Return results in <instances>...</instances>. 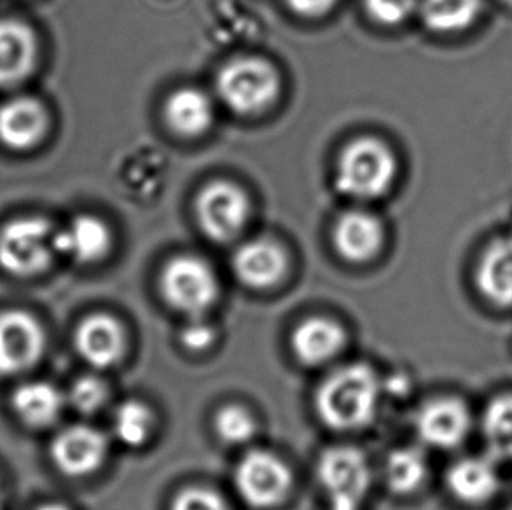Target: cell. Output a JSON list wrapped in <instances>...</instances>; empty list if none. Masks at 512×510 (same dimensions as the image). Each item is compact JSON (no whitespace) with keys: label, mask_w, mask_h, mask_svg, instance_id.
Returning a JSON list of instances; mask_svg holds the SVG:
<instances>
[{"label":"cell","mask_w":512,"mask_h":510,"mask_svg":"<svg viewBox=\"0 0 512 510\" xmlns=\"http://www.w3.org/2000/svg\"><path fill=\"white\" fill-rule=\"evenodd\" d=\"M196 214L200 228L210 240L228 243L235 240L249 222V198L235 184L217 180L201 191Z\"/></svg>","instance_id":"cell-10"},{"label":"cell","mask_w":512,"mask_h":510,"mask_svg":"<svg viewBox=\"0 0 512 510\" xmlns=\"http://www.w3.org/2000/svg\"><path fill=\"white\" fill-rule=\"evenodd\" d=\"M170 510H231V507L217 491L191 486L175 495Z\"/></svg>","instance_id":"cell-30"},{"label":"cell","mask_w":512,"mask_h":510,"mask_svg":"<svg viewBox=\"0 0 512 510\" xmlns=\"http://www.w3.org/2000/svg\"><path fill=\"white\" fill-rule=\"evenodd\" d=\"M55 229L42 217H20L0 231V268L20 278L41 275L51 266Z\"/></svg>","instance_id":"cell-6"},{"label":"cell","mask_w":512,"mask_h":510,"mask_svg":"<svg viewBox=\"0 0 512 510\" xmlns=\"http://www.w3.org/2000/svg\"><path fill=\"white\" fill-rule=\"evenodd\" d=\"M67 406L65 393L46 381H30L13 393V409L27 427L48 428Z\"/></svg>","instance_id":"cell-23"},{"label":"cell","mask_w":512,"mask_h":510,"mask_svg":"<svg viewBox=\"0 0 512 510\" xmlns=\"http://www.w3.org/2000/svg\"><path fill=\"white\" fill-rule=\"evenodd\" d=\"M277 70L259 58H240L228 63L217 76L222 102L238 114H256L277 98Z\"/></svg>","instance_id":"cell-8"},{"label":"cell","mask_w":512,"mask_h":510,"mask_svg":"<svg viewBox=\"0 0 512 510\" xmlns=\"http://www.w3.org/2000/svg\"><path fill=\"white\" fill-rule=\"evenodd\" d=\"M315 474L326 495V505L366 509L374 470L362 449L346 444L324 449L317 460Z\"/></svg>","instance_id":"cell-4"},{"label":"cell","mask_w":512,"mask_h":510,"mask_svg":"<svg viewBox=\"0 0 512 510\" xmlns=\"http://www.w3.org/2000/svg\"><path fill=\"white\" fill-rule=\"evenodd\" d=\"M74 346L84 364L95 371L119 366L128 352L125 325L109 313L83 318L74 332Z\"/></svg>","instance_id":"cell-13"},{"label":"cell","mask_w":512,"mask_h":510,"mask_svg":"<svg viewBox=\"0 0 512 510\" xmlns=\"http://www.w3.org/2000/svg\"><path fill=\"white\" fill-rule=\"evenodd\" d=\"M46 350V332L27 311L0 313V374L25 373L41 360Z\"/></svg>","instance_id":"cell-12"},{"label":"cell","mask_w":512,"mask_h":510,"mask_svg":"<svg viewBox=\"0 0 512 510\" xmlns=\"http://www.w3.org/2000/svg\"><path fill=\"white\" fill-rule=\"evenodd\" d=\"M4 505H6V495H4V486H2V481H0V510H4Z\"/></svg>","instance_id":"cell-35"},{"label":"cell","mask_w":512,"mask_h":510,"mask_svg":"<svg viewBox=\"0 0 512 510\" xmlns=\"http://www.w3.org/2000/svg\"><path fill=\"white\" fill-rule=\"evenodd\" d=\"M346 346V331L331 317H308L291 334V350L299 364L324 367L340 357Z\"/></svg>","instance_id":"cell-15"},{"label":"cell","mask_w":512,"mask_h":510,"mask_svg":"<svg viewBox=\"0 0 512 510\" xmlns=\"http://www.w3.org/2000/svg\"><path fill=\"white\" fill-rule=\"evenodd\" d=\"M443 481L448 497L467 509L492 504L502 491L500 463L486 453L458 456L444 470Z\"/></svg>","instance_id":"cell-9"},{"label":"cell","mask_w":512,"mask_h":510,"mask_svg":"<svg viewBox=\"0 0 512 510\" xmlns=\"http://www.w3.org/2000/svg\"><path fill=\"white\" fill-rule=\"evenodd\" d=\"M109 449V435L88 423H76L56 434L49 453L63 476L86 477L104 467Z\"/></svg>","instance_id":"cell-11"},{"label":"cell","mask_w":512,"mask_h":510,"mask_svg":"<svg viewBox=\"0 0 512 510\" xmlns=\"http://www.w3.org/2000/svg\"><path fill=\"white\" fill-rule=\"evenodd\" d=\"M161 296L184 318L208 317L219 299V278L205 259L179 255L165 264L160 276Z\"/></svg>","instance_id":"cell-2"},{"label":"cell","mask_w":512,"mask_h":510,"mask_svg":"<svg viewBox=\"0 0 512 510\" xmlns=\"http://www.w3.org/2000/svg\"><path fill=\"white\" fill-rule=\"evenodd\" d=\"M506 510H512V505H511V507H507V509H506Z\"/></svg>","instance_id":"cell-36"},{"label":"cell","mask_w":512,"mask_h":510,"mask_svg":"<svg viewBox=\"0 0 512 510\" xmlns=\"http://www.w3.org/2000/svg\"><path fill=\"white\" fill-rule=\"evenodd\" d=\"M394 154L376 138H357L341 152L336 186L341 193L359 200H373L394 184Z\"/></svg>","instance_id":"cell-3"},{"label":"cell","mask_w":512,"mask_h":510,"mask_svg":"<svg viewBox=\"0 0 512 510\" xmlns=\"http://www.w3.org/2000/svg\"><path fill=\"white\" fill-rule=\"evenodd\" d=\"M35 510H70L67 505L63 504H44L39 507V509Z\"/></svg>","instance_id":"cell-34"},{"label":"cell","mask_w":512,"mask_h":510,"mask_svg":"<svg viewBox=\"0 0 512 510\" xmlns=\"http://www.w3.org/2000/svg\"><path fill=\"white\" fill-rule=\"evenodd\" d=\"M233 483L243 504L252 509H275L294 488V476L280 456L266 449H250L236 463Z\"/></svg>","instance_id":"cell-7"},{"label":"cell","mask_w":512,"mask_h":510,"mask_svg":"<svg viewBox=\"0 0 512 510\" xmlns=\"http://www.w3.org/2000/svg\"><path fill=\"white\" fill-rule=\"evenodd\" d=\"M411 392L409 376L404 373H392L390 376H383V397L399 400L408 397Z\"/></svg>","instance_id":"cell-32"},{"label":"cell","mask_w":512,"mask_h":510,"mask_svg":"<svg viewBox=\"0 0 512 510\" xmlns=\"http://www.w3.org/2000/svg\"><path fill=\"white\" fill-rule=\"evenodd\" d=\"M168 126L182 137H198L214 121V105L205 91L182 88L168 98L165 107Z\"/></svg>","instance_id":"cell-24"},{"label":"cell","mask_w":512,"mask_h":510,"mask_svg":"<svg viewBox=\"0 0 512 510\" xmlns=\"http://www.w3.org/2000/svg\"><path fill=\"white\" fill-rule=\"evenodd\" d=\"M112 245L111 231L93 215H79L67 228L55 233L56 254L81 264L102 261Z\"/></svg>","instance_id":"cell-19"},{"label":"cell","mask_w":512,"mask_h":510,"mask_svg":"<svg viewBox=\"0 0 512 510\" xmlns=\"http://www.w3.org/2000/svg\"><path fill=\"white\" fill-rule=\"evenodd\" d=\"M381 481L395 497H411L425 488L430 479V462L425 449L399 446L388 451L381 463Z\"/></svg>","instance_id":"cell-21"},{"label":"cell","mask_w":512,"mask_h":510,"mask_svg":"<svg viewBox=\"0 0 512 510\" xmlns=\"http://www.w3.org/2000/svg\"><path fill=\"white\" fill-rule=\"evenodd\" d=\"M476 428L486 455L500 465L512 463V390L495 393L486 400Z\"/></svg>","instance_id":"cell-22"},{"label":"cell","mask_w":512,"mask_h":510,"mask_svg":"<svg viewBox=\"0 0 512 510\" xmlns=\"http://www.w3.org/2000/svg\"><path fill=\"white\" fill-rule=\"evenodd\" d=\"M39 44L32 28L16 20H0V88L25 81L37 63Z\"/></svg>","instance_id":"cell-18"},{"label":"cell","mask_w":512,"mask_h":510,"mask_svg":"<svg viewBox=\"0 0 512 510\" xmlns=\"http://www.w3.org/2000/svg\"><path fill=\"white\" fill-rule=\"evenodd\" d=\"M481 13V0H423L425 25L437 34H457L471 27Z\"/></svg>","instance_id":"cell-26"},{"label":"cell","mask_w":512,"mask_h":510,"mask_svg":"<svg viewBox=\"0 0 512 510\" xmlns=\"http://www.w3.org/2000/svg\"><path fill=\"white\" fill-rule=\"evenodd\" d=\"M478 416L458 395H437L425 400L413 414V432L423 449L451 453L462 448L476 430Z\"/></svg>","instance_id":"cell-5"},{"label":"cell","mask_w":512,"mask_h":510,"mask_svg":"<svg viewBox=\"0 0 512 510\" xmlns=\"http://www.w3.org/2000/svg\"><path fill=\"white\" fill-rule=\"evenodd\" d=\"M67 406L81 416L102 413L111 402V388L98 374H84L72 381L65 393Z\"/></svg>","instance_id":"cell-28"},{"label":"cell","mask_w":512,"mask_h":510,"mask_svg":"<svg viewBox=\"0 0 512 510\" xmlns=\"http://www.w3.org/2000/svg\"><path fill=\"white\" fill-rule=\"evenodd\" d=\"M287 255L277 242L257 238L243 243L233 254L231 268L236 280L252 290L273 289L287 273Z\"/></svg>","instance_id":"cell-14"},{"label":"cell","mask_w":512,"mask_h":510,"mask_svg":"<svg viewBox=\"0 0 512 510\" xmlns=\"http://www.w3.org/2000/svg\"><path fill=\"white\" fill-rule=\"evenodd\" d=\"M383 402V376L364 362L336 367L315 392V411L322 425L341 434L371 427Z\"/></svg>","instance_id":"cell-1"},{"label":"cell","mask_w":512,"mask_h":510,"mask_svg":"<svg viewBox=\"0 0 512 510\" xmlns=\"http://www.w3.org/2000/svg\"><path fill=\"white\" fill-rule=\"evenodd\" d=\"M219 329L208 317L186 318L180 327V345L187 352H208L217 343Z\"/></svg>","instance_id":"cell-29"},{"label":"cell","mask_w":512,"mask_h":510,"mask_svg":"<svg viewBox=\"0 0 512 510\" xmlns=\"http://www.w3.org/2000/svg\"><path fill=\"white\" fill-rule=\"evenodd\" d=\"M156 430V416L144 400L125 399L114 406L111 435L114 441L130 449H140L151 441Z\"/></svg>","instance_id":"cell-25"},{"label":"cell","mask_w":512,"mask_h":510,"mask_svg":"<svg viewBox=\"0 0 512 510\" xmlns=\"http://www.w3.org/2000/svg\"><path fill=\"white\" fill-rule=\"evenodd\" d=\"M415 7L416 0H366L367 13L381 25H399Z\"/></svg>","instance_id":"cell-31"},{"label":"cell","mask_w":512,"mask_h":510,"mask_svg":"<svg viewBox=\"0 0 512 510\" xmlns=\"http://www.w3.org/2000/svg\"><path fill=\"white\" fill-rule=\"evenodd\" d=\"M214 432L226 446H245L257 435L256 416L240 404L222 406L214 416Z\"/></svg>","instance_id":"cell-27"},{"label":"cell","mask_w":512,"mask_h":510,"mask_svg":"<svg viewBox=\"0 0 512 510\" xmlns=\"http://www.w3.org/2000/svg\"><path fill=\"white\" fill-rule=\"evenodd\" d=\"M474 283L488 306L512 311V238H500L486 247L479 257Z\"/></svg>","instance_id":"cell-16"},{"label":"cell","mask_w":512,"mask_h":510,"mask_svg":"<svg viewBox=\"0 0 512 510\" xmlns=\"http://www.w3.org/2000/svg\"><path fill=\"white\" fill-rule=\"evenodd\" d=\"M336 252L353 264L374 259L383 245V226L373 214L353 210L341 215L334 228Z\"/></svg>","instance_id":"cell-20"},{"label":"cell","mask_w":512,"mask_h":510,"mask_svg":"<svg viewBox=\"0 0 512 510\" xmlns=\"http://www.w3.org/2000/svg\"><path fill=\"white\" fill-rule=\"evenodd\" d=\"M336 0H287V4L303 16H319L333 7Z\"/></svg>","instance_id":"cell-33"},{"label":"cell","mask_w":512,"mask_h":510,"mask_svg":"<svg viewBox=\"0 0 512 510\" xmlns=\"http://www.w3.org/2000/svg\"><path fill=\"white\" fill-rule=\"evenodd\" d=\"M48 130L44 105L30 97H18L0 105V142L11 151H30Z\"/></svg>","instance_id":"cell-17"}]
</instances>
